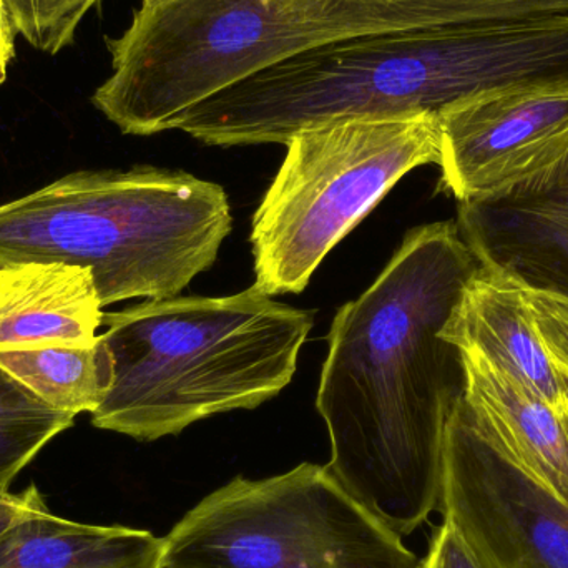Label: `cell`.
I'll return each instance as SVG.
<instances>
[{
  "instance_id": "7c38bea8",
  "label": "cell",
  "mask_w": 568,
  "mask_h": 568,
  "mask_svg": "<svg viewBox=\"0 0 568 568\" xmlns=\"http://www.w3.org/2000/svg\"><path fill=\"white\" fill-rule=\"evenodd\" d=\"M463 354L464 400L480 429L568 504V409H559L477 354Z\"/></svg>"
},
{
  "instance_id": "ba28073f",
  "label": "cell",
  "mask_w": 568,
  "mask_h": 568,
  "mask_svg": "<svg viewBox=\"0 0 568 568\" xmlns=\"http://www.w3.org/2000/svg\"><path fill=\"white\" fill-rule=\"evenodd\" d=\"M437 510L486 568H568V504L517 466L464 399L447 423Z\"/></svg>"
},
{
  "instance_id": "ac0fdd59",
  "label": "cell",
  "mask_w": 568,
  "mask_h": 568,
  "mask_svg": "<svg viewBox=\"0 0 568 568\" xmlns=\"http://www.w3.org/2000/svg\"><path fill=\"white\" fill-rule=\"evenodd\" d=\"M526 291L540 339L559 373L568 379V301L539 291Z\"/></svg>"
},
{
  "instance_id": "2e32d148",
  "label": "cell",
  "mask_w": 568,
  "mask_h": 568,
  "mask_svg": "<svg viewBox=\"0 0 568 568\" xmlns=\"http://www.w3.org/2000/svg\"><path fill=\"white\" fill-rule=\"evenodd\" d=\"M75 414L53 409L26 384L0 367V496L20 470L63 430Z\"/></svg>"
},
{
  "instance_id": "8fae6325",
  "label": "cell",
  "mask_w": 568,
  "mask_h": 568,
  "mask_svg": "<svg viewBox=\"0 0 568 568\" xmlns=\"http://www.w3.org/2000/svg\"><path fill=\"white\" fill-rule=\"evenodd\" d=\"M440 336L489 361L540 399L568 409L566 379L540 339L526 287L504 273L479 265Z\"/></svg>"
},
{
  "instance_id": "9a60e30c",
  "label": "cell",
  "mask_w": 568,
  "mask_h": 568,
  "mask_svg": "<svg viewBox=\"0 0 568 568\" xmlns=\"http://www.w3.org/2000/svg\"><path fill=\"white\" fill-rule=\"evenodd\" d=\"M0 367L26 384L43 403L63 413H90L102 404L112 384V361L93 346H43L0 351Z\"/></svg>"
},
{
  "instance_id": "e0dca14e",
  "label": "cell",
  "mask_w": 568,
  "mask_h": 568,
  "mask_svg": "<svg viewBox=\"0 0 568 568\" xmlns=\"http://www.w3.org/2000/svg\"><path fill=\"white\" fill-rule=\"evenodd\" d=\"M17 32L40 52L57 55L72 45L83 17L99 0H3Z\"/></svg>"
},
{
  "instance_id": "3957f363",
  "label": "cell",
  "mask_w": 568,
  "mask_h": 568,
  "mask_svg": "<svg viewBox=\"0 0 568 568\" xmlns=\"http://www.w3.org/2000/svg\"><path fill=\"white\" fill-rule=\"evenodd\" d=\"M568 13V0H172L106 37L112 75L92 103L126 135L176 130L220 90L357 33Z\"/></svg>"
},
{
  "instance_id": "603a6c76",
  "label": "cell",
  "mask_w": 568,
  "mask_h": 568,
  "mask_svg": "<svg viewBox=\"0 0 568 568\" xmlns=\"http://www.w3.org/2000/svg\"><path fill=\"white\" fill-rule=\"evenodd\" d=\"M564 379H566V377H564ZM566 384H567V390H568V379H566Z\"/></svg>"
},
{
  "instance_id": "d6986e66",
  "label": "cell",
  "mask_w": 568,
  "mask_h": 568,
  "mask_svg": "<svg viewBox=\"0 0 568 568\" xmlns=\"http://www.w3.org/2000/svg\"><path fill=\"white\" fill-rule=\"evenodd\" d=\"M419 568H486L476 554L467 546L456 527L443 519L430 540L427 556L419 562Z\"/></svg>"
},
{
  "instance_id": "5bb4252c",
  "label": "cell",
  "mask_w": 568,
  "mask_h": 568,
  "mask_svg": "<svg viewBox=\"0 0 568 568\" xmlns=\"http://www.w3.org/2000/svg\"><path fill=\"white\" fill-rule=\"evenodd\" d=\"M165 537L123 526H90L47 503L0 537V568H163Z\"/></svg>"
},
{
  "instance_id": "277c9868",
  "label": "cell",
  "mask_w": 568,
  "mask_h": 568,
  "mask_svg": "<svg viewBox=\"0 0 568 568\" xmlns=\"http://www.w3.org/2000/svg\"><path fill=\"white\" fill-rule=\"evenodd\" d=\"M103 324L112 384L92 424L153 443L278 396L314 316L253 284L230 296L143 301L103 314Z\"/></svg>"
},
{
  "instance_id": "7a4b0ae2",
  "label": "cell",
  "mask_w": 568,
  "mask_h": 568,
  "mask_svg": "<svg viewBox=\"0 0 568 568\" xmlns=\"http://www.w3.org/2000/svg\"><path fill=\"white\" fill-rule=\"evenodd\" d=\"M532 85H568V13L331 40L220 90L176 130L206 145H286L339 120L439 116L483 93Z\"/></svg>"
},
{
  "instance_id": "52a82bcc",
  "label": "cell",
  "mask_w": 568,
  "mask_h": 568,
  "mask_svg": "<svg viewBox=\"0 0 568 568\" xmlns=\"http://www.w3.org/2000/svg\"><path fill=\"white\" fill-rule=\"evenodd\" d=\"M403 537L361 506L329 466L235 477L165 536L163 568H419Z\"/></svg>"
},
{
  "instance_id": "9c48e42d",
  "label": "cell",
  "mask_w": 568,
  "mask_h": 568,
  "mask_svg": "<svg viewBox=\"0 0 568 568\" xmlns=\"http://www.w3.org/2000/svg\"><path fill=\"white\" fill-rule=\"evenodd\" d=\"M444 189L457 202L507 192L568 149V85L483 93L437 116Z\"/></svg>"
},
{
  "instance_id": "ffe728a7",
  "label": "cell",
  "mask_w": 568,
  "mask_h": 568,
  "mask_svg": "<svg viewBox=\"0 0 568 568\" xmlns=\"http://www.w3.org/2000/svg\"><path fill=\"white\" fill-rule=\"evenodd\" d=\"M43 503L45 499L42 493L33 484L20 494H2L0 496V537Z\"/></svg>"
},
{
  "instance_id": "7402d4cb",
  "label": "cell",
  "mask_w": 568,
  "mask_h": 568,
  "mask_svg": "<svg viewBox=\"0 0 568 568\" xmlns=\"http://www.w3.org/2000/svg\"><path fill=\"white\" fill-rule=\"evenodd\" d=\"M166 2H172V0H142V7H159Z\"/></svg>"
},
{
  "instance_id": "4fadbf2b",
  "label": "cell",
  "mask_w": 568,
  "mask_h": 568,
  "mask_svg": "<svg viewBox=\"0 0 568 568\" xmlns=\"http://www.w3.org/2000/svg\"><path fill=\"white\" fill-rule=\"evenodd\" d=\"M102 307L89 270L63 263L0 266V351L93 346Z\"/></svg>"
},
{
  "instance_id": "5b68a950",
  "label": "cell",
  "mask_w": 568,
  "mask_h": 568,
  "mask_svg": "<svg viewBox=\"0 0 568 568\" xmlns=\"http://www.w3.org/2000/svg\"><path fill=\"white\" fill-rule=\"evenodd\" d=\"M232 229L225 190L190 173L77 172L0 205V266L89 270L102 306L165 300L212 268Z\"/></svg>"
},
{
  "instance_id": "30bf717a",
  "label": "cell",
  "mask_w": 568,
  "mask_h": 568,
  "mask_svg": "<svg viewBox=\"0 0 568 568\" xmlns=\"http://www.w3.org/2000/svg\"><path fill=\"white\" fill-rule=\"evenodd\" d=\"M456 223L480 265L568 301V149L534 179L459 203Z\"/></svg>"
},
{
  "instance_id": "8992f818",
  "label": "cell",
  "mask_w": 568,
  "mask_h": 568,
  "mask_svg": "<svg viewBox=\"0 0 568 568\" xmlns=\"http://www.w3.org/2000/svg\"><path fill=\"white\" fill-rule=\"evenodd\" d=\"M253 216L255 286L301 293L331 250L400 179L439 163L437 116L353 119L294 133Z\"/></svg>"
},
{
  "instance_id": "44dd1931",
  "label": "cell",
  "mask_w": 568,
  "mask_h": 568,
  "mask_svg": "<svg viewBox=\"0 0 568 568\" xmlns=\"http://www.w3.org/2000/svg\"><path fill=\"white\" fill-rule=\"evenodd\" d=\"M17 29L10 17L9 7L0 0V85L6 82L7 70L16 57Z\"/></svg>"
},
{
  "instance_id": "6da1fadb",
  "label": "cell",
  "mask_w": 568,
  "mask_h": 568,
  "mask_svg": "<svg viewBox=\"0 0 568 568\" xmlns=\"http://www.w3.org/2000/svg\"><path fill=\"white\" fill-rule=\"evenodd\" d=\"M479 265L456 222L417 226L331 324L316 397L327 466L400 537L439 504L447 423L466 393L463 354L440 331Z\"/></svg>"
}]
</instances>
